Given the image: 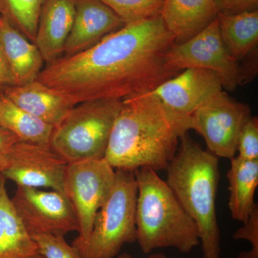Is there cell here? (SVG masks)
Instances as JSON below:
<instances>
[{"label": "cell", "mask_w": 258, "mask_h": 258, "mask_svg": "<svg viewBox=\"0 0 258 258\" xmlns=\"http://www.w3.org/2000/svg\"><path fill=\"white\" fill-rule=\"evenodd\" d=\"M175 43L161 15L126 24L87 50L64 56L42 69L38 81L76 105L123 100L152 92L181 72L165 64Z\"/></svg>", "instance_id": "1"}, {"label": "cell", "mask_w": 258, "mask_h": 258, "mask_svg": "<svg viewBox=\"0 0 258 258\" xmlns=\"http://www.w3.org/2000/svg\"><path fill=\"white\" fill-rule=\"evenodd\" d=\"M189 129L186 120L167 109L152 92L122 101L105 159L115 169H166Z\"/></svg>", "instance_id": "2"}, {"label": "cell", "mask_w": 258, "mask_h": 258, "mask_svg": "<svg viewBox=\"0 0 258 258\" xmlns=\"http://www.w3.org/2000/svg\"><path fill=\"white\" fill-rule=\"evenodd\" d=\"M166 170V182L198 227L203 258H221L216 212L218 158L204 150L187 132L180 138L175 156Z\"/></svg>", "instance_id": "3"}, {"label": "cell", "mask_w": 258, "mask_h": 258, "mask_svg": "<svg viewBox=\"0 0 258 258\" xmlns=\"http://www.w3.org/2000/svg\"><path fill=\"white\" fill-rule=\"evenodd\" d=\"M134 173L138 186L137 242L142 252L149 254L154 249L172 247L189 253L200 245L196 224L166 181L151 168H139Z\"/></svg>", "instance_id": "4"}, {"label": "cell", "mask_w": 258, "mask_h": 258, "mask_svg": "<svg viewBox=\"0 0 258 258\" xmlns=\"http://www.w3.org/2000/svg\"><path fill=\"white\" fill-rule=\"evenodd\" d=\"M138 186L134 171L116 169L109 197L97 212L86 240L71 245L82 258H114L125 244L137 241L136 210Z\"/></svg>", "instance_id": "5"}, {"label": "cell", "mask_w": 258, "mask_h": 258, "mask_svg": "<svg viewBox=\"0 0 258 258\" xmlns=\"http://www.w3.org/2000/svg\"><path fill=\"white\" fill-rule=\"evenodd\" d=\"M122 101L94 100L73 107L54 127L50 145L68 163L104 158Z\"/></svg>", "instance_id": "6"}, {"label": "cell", "mask_w": 258, "mask_h": 258, "mask_svg": "<svg viewBox=\"0 0 258 258\" xmlns=\"http://www.w3.org/2000/svg\"><path fill=\"white\" fill-rule=\"evenodd\" d=\"M164 60L166 68L176 72L191 68L214 71L220 78L223 89L228 91H235L247 78L243 68L226 50L217 18L187 41L173 44Z\"/></svg>", "instance_id": "7"}, {"label": "cell", "mask_w": 258, "mask_h": 258, "mask_svg": "<svg viewBox=\"0 0 258 258\" xmlns=\"http://www.w3.org/2000/svg\"><path fill=\"white\" fill-rule=\"evenodd\" d=\"M251 117L248 105L236 101L222 90L191 113L187 127L203 137L208 151L215 157L231 159L237 153L241 130Z\"/></svg>", "instance_id": "8"}, {"label": "cell", "mask_w": 258, "mask_h": 258, "mask_svg": "<svg viewBox=\"0 0 258 258\" xmlns=\"http://www.w3.org/2000/svg\"><path fill=\"white\" fill-rule=\"evenodd\" d=\"M115 171L104 159L69 163L64 194L72 204L79 222V235L86 240L97 212L106 203L114 184Z\"/></svg>", "instance_id": "9"}, {"label": "cell", "mask_w": 258, "mask_h": 258, "mask_svg": "<svg viewBox=\"0 0 258 258\" xmlns=\"http://www.w3.org/2000/svg\"><path fill=\"white\" fill-rule=\"evenodd\" d=\"M17 214L30 235L64 237L79 232V222L72 204L64 193L39 188L17 186L11 198Z\"/></svg>", "instance_id": "10"}, {"label": "cell", "mask_w": 258, "mask_h": 258, "mask_svg": "<svg viewBox=\"0 0 258 258\" xmlns=\"http://www.w3.org/2000/svg\"><path fill=\"white\" fill-rule=\"evenodd\" d=\"M68 164L50 144L18 142L12 149L9 164L2 175L17 186L50 188L64 193Z\"/></svg>", "instance_id": "11"}, {"label": "cell", "mask_w": 258, "mask_h": 258, "mask_svg": "<svg viewBox=\"0 0 258 258\" xmlns=\"http://www.w3.org/2000/svg\"><path fill=\"white\" fill-rule=\"evenodd\" d=\"M221 80L210 70H184L152 91L171 113L186 120L197 108L222 91Z\"/></svg>", "instance_id": "12"}, {"label": "cell", "mask_w": 258, "mask_h": 258, "mask_svg": "<svg viewBox=\"0 0 258 258\" xmlns=\"http://www.w3.org/2000/svg\"><path fill=\"white\" fill-rule=\"evenodd\" d=\"M124 25L100 0H76L74 25L64 44V54L74 55L87 50Z\"/></svg>", "instance_id": "13"}, {"label": "cell", "mask_w": 258, "mask_h": 258, "mask_svg": "<svg viewBox=\"0 0 258 258\" xmlns=\"http://www.w3.org/2000/svg\"><path fill=\"white\" fill-rule=\"evenodd\" d=\"M3 95L22 109L57 126L75 106L69 98L38 80L22 86H4Z\"/></svg>", "instance_id": "14"}, {"label": "cell", "mask_w": 258, "mask_h": 258, "mask_svg": "<svg viewBox=\"0 0 258 258\" xmlns=\"http://www.w3.org/2000/svg\"><path fill=\"white\" fill-rule=\"evenodd\" d=\"M76 0H45L34 43L50 63L63 52L74 25Z\"/></svg>", "instance_id": "15"}, {"label": "cell", "mask_w": 258, "mask_h": 258, "mask_svg": "<svg viewBox=\"0 0 258 258\" xmlns=\"http://www.w3.org/2000/svg\"><path fill=\"white\" fill-rule=\"evenodd\" d=\"M0 44L15 85L22 86L38 79L45 61L40 50L15 28L5 14L0 15Z\"/></svg>", "instance_id": "16"}, {"label": "cell", "mask_w": 258, "mask_h": 258, "mask_svg": "<svg viewBox=\"0 0 258 258\" xmlns=\"http://www.w3.org/2000/svg\"><path fill=\"white\" fill-rule=\"evenodd\" d=\"M215 0H164L161 17L175 43L187 41L217 18Z\"/></svg>", "instance_id": "17"}, {"label": "cell", "mask_w": 258, "mask_h": 258, "mask_svg": "<svg viewBox=\"0 0 258 258\" xmlns=\"http://www.w3.org/2000/svg\"><path fill=\"white\" fill-rule=\"evenodd\" d=\"M0 175V258H45L15 211Z\"/></svg>", "instance_id": "18"}, {"label": "cell", "mask_w": 258, "mask_h": 258, "mask_svg": "<svg viewBox=\"0 0 258 258\" xmlns=\"http://www.w3.org/2000/svg\"><path fill=\"white\" fill-rule=\"evenodd\" d=\"M227 173L229 182V209L232 219L244 223L254 209V192L258 185V160H246L238 156L230 159Z\"/></svg>", "instance_id": "19"}, {"label": "cell", "mask_w": 258, "mask_h": 258, "mask_svg": "<svg viewBox=\"0 0 258 258\" xmlns=\"http://www.w3.org/2000/svg\"><path fill=\"white\" fill-rule=\"evenodd\" d=\"M219 32L226 50L232 58L240 61L257 47L258 10L217 15Z\"/></svg>", "instance_id": "20"}, {"label": "cell", "mask_w": 258, "mask_h": 258, "mask_svg": "<svg viewBox=\"0 0 258 258\" xmlns=\"http://www.w3.org/2000/svg\"><path fill=\"white\" fill-rule=\"evenodd\" d=\"M0 127L20 142L50 144L54 126L16 106L3 95L0 98Z\"/></svg>", "instance_id": "21"}, {"label": "cell", "mask_w": 258, "mask_h": 258, "mask_svg": "<svg viewBox=\"0 0 258 258\" xmlns=\"http://www.w3.org/2000/svg\"><path fill=\"white\" fill-rule=\"evenodd\" d=\"M5 15L28 40L34 42L45 0H2Z\"/></svg>", "instance_id": "22"}, {"label": "cell", "mask_w": 258, "mask_h": 258, "mask_svg": "<svg viewBox=\"0 0 258 258\" xmlns=\"http://www.w3.org/2000/svg\"><path fill=\"white\" fill-rule=\"evenodd\" d=\"M118 15L125 25L161 15L164 0H100Z\"/></svg>", "instance_id": "23"}, {"label": "cell", "mask_w": 258, "mask_h": 258, "mask_svg": "<svg viewBox=\"0 0 258 258\" xmlns=\"http://www.w3.org/2000/svg\"><path fill=\"white\" fill-rule=\"evenodd\" d=\"M32 237L45 258H82L62 236L37 234Z\"/></svg>", "instance_id": "24"}, {"label": "cell", "mask_w": 258, "mask_h": 258, "mask_svg": "<svg viewBox=\"0 0 258 258\" xmlns=\"http://www.w3.org/2000/svg\"><path fill=\"white\" fill-rule=\"evenodd\" d=\"M238 157L246 160H258V118L252 116L243 125L237 141Z\"/></svg>", "instance_id": "25"}, {"label": "cell", "mask_w": 258, "mask_h": 258, "mask_svg": "<svg viewBox=\"0 0 258 258\" xmlns=\"http://www.w3.org/2000/svg\"><path fill=\"white\" fill-rule=\"evenodd\" d=\"M233 238L247 240L251 244V249L240 252L237 258H258V205L244 225L235 231Z\"/></svg>", "instance_id": "26"}, {"label": "cell", "mask_w": 258, "mask_h": 258, "mask_svg": "<svg viewBox=\"0 0 258 258\" xmlns=\"http://www.w3.org/2000/svg\"><path fill=\"white\" fill-rule=\"evenodd\" d=\"M218 13L233 15L257 10L258 0H215Z\"/></svg>", "instance_id": "27"}, {"label": "cell", "mask_w": 258, "mask_h": 258, "mask_svg": "<svg viewBox=\"0 0 258 258\" xmlns=\"http://www.w3.org/2000/svg\"><path fill=\"white\" fill-rule=\"evenodd\" d=\"M20 142L16 136L0 127V175L9 164L10 154L13 146Z\"/></svg>", "instance_id": "28"}, {"label": "cell", "mask_w": 258, "mask_h": 258, "mask_svg": "<svg viewBox=\"0 0 258 258\" xmlns=\"http://www.w3.org/2000/svg\"><path fill=\"white\" fill-rule=\"evenodd\" d=\"M0 84L3 86H14V77L0 44Z\"/></svg>", "instance_id": "29"}, {"label": "cell", "mask_w": 258, "mask_h": 258, "mask_svg": "<svg viewBox=\"0 0 258 258\" xmlns=\"http://www.w3.org/2000/svg\"><path fill=\"white\" fill-rule=\"evenodd\" d=\"M117 258H134L132 257V254L127 253V252H123V253L118 254ZM149 258H169L166 254L164 253H157L151 254Z\"/></svg>", "instance_id": "30"}, {"label": "cell", "mask_w": 258, "mask_h": 258, "mask_svg": "<svg viewBox=\"0 0 258 258\" xmlns=\"http://www.w3.org/2000/svg\"><path fill=\"white\" fill-rule=\"evenodd\" d=\"M3 14H5V10L3 2H2V0H0V15Z\"/></svg>", "instance_id": "31"}, {"label": "cell", "mask_w": 258, "mask_h": 258, "mask_svg": "<svg viewBox=\"0 0 258 258\" xmlns=\"http://www.w3.org/2000/svg\"><path fill=\"white\" fill-rule=\"evenodd\" d=\"M3 89H4V86L0 84V98L3 96Z\"/></svg>", "instance_id": "32"}]
</instances>
